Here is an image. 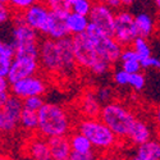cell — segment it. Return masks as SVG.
<instances>
[{"label":"cell","instance_id":"cell-1","mask_svg":"<svg viewBox=\"0 0 160 160\" xmlns=\"http://www.w3.org/2000/svg\"><path fill=\"white\" fill-rule=\"evenodd\" d=\"M38 60L41 72L48 77H60L67 81L79 71L74 59L72 36L62 40L42 37Z\"/></svg>","mask_w":160,"mask_h":160},{"label":"cell","instance_id":"cell-2","mask_svg":"<svg viewBox=\"0 0 160 160\" xmlns=\"http://www.w3.org/2000/svg\"><path fill=\"white\" fill-rule=\"evenodd\" d=\"M76 129V121L68 108L52 101H45L38 112L37 133L46 138L69 136Z\"/></svg>","mask_w":160,"mask_h":160},{"label":"cell","instance_id":"cell-3","mask_svg":"<svg viewBox=\"0 0 160 160\" xmlns=\"http://www.w3.org/2000/svg\"><path fill=\"white\" fill-rule=\"evenodd\" d=\"M76 129L82 132L91 141L94 150L98 154L117 151L123 142L117 137L115 133L106 126L100 117L88 118L79 117L76 119Z\"/></svg>","mask_w":160,"mask_h":160},{"label":"cell","instance_id":"cell-4","mask_svg":"<svg viewBox=\"0 0 160 160\" xmlns=\"http://www.w3.org/2000/svg\"><path fill=\"white\" fill-rule=\"evenodd\" d=\"M72 41L74 59L79 71L90 72L94 76H104L110 71L113 65L98 54L86 33L72 36Z\"/></svg>","mask_w":160,"mask_h":160},{"label":"cell","instance_id":"cell-5","mask_svg":"<svg viewBox=\"0 0 160 160\" xmlns=\"http://www.w3.org/2000/svg\"><path fill=\"white\" fill-rule=\"evenodd\" d=\"M99 117L123 143L127 141L128 133L137 119V114L132 108L118 100L102 105Z\"/></svg>","mask_w":160,"mask_h":160},{"label":"cell","instance_id":"cell-6","mask_svg":"<svg viewBox=\"0 0 160 160\" xmlns=\"http://www.w3.org/2000/svg\"><path fill=\"white\" fill-rule=\"evenodd\" d=\"M10 24V37L7 41L13 45L16 54L38 57L41 33H38L36 30L26 24L19 13H14V17H13Z\"/></svg>","mask_w":160,"mask_h":160},{"label":"cell","instance_id":"cell-7","mask_svg":"<svg viewBox=\"0 0 160 160\" xmlns=\"http://www.w3.org/2000/svg\"><path fill=\"white\" fill-rule=\"evenodd\" d=\"M86 35L101 58L108 60L112 65H114L117 62L121 60V54H122L123 46L117 41L113 35L104 33L102 31L98 30L95 26H92L91 23L86 31Z\"/></svg>","mask_w":160,"mask_h":160},{"label":"cell","instance_id":"cell-8","mask_svg":"<svg viewBox=\"0 0 160 160\" xmlns=\"http://www.w3.org/2000/svg\"><path fill=\"white\" fill-rule=\"evenodd\" d=\"M44 76L45 74H41L40 72L37 74L22 78L14 83H10V95H14L22 100L31 96H44L49 90L48 78Z\"/></svg>","mask_w":160,"mask_h":160},{"label":"cell","instance_id":"cell-9","mask_svg":"<svg viewBox=\"0 0 160 160\" xmlns=\"http://www.w3.org/2000/svg\"><path fill=\"white\" fill-rule=\"evenodd\" d=\"M113 36L123 48L131 46L135 38L138 36L135 23V14H132L124 8L117 10Z\"/></svg>","mask_w":160,"mask_h":160},{"label":"cell","instance_id":"cell-10","mask_svg":"<svg viewBox=\"0 0 160 160\" xmlns=\"http://www.w3.org/2000/svg\"><path fill=\"white\" fill-rule=\"evenodd\" d=\"M40 72H41V67H40L38 57L16 54L7 74V78L10 83H14L22 78L37 74Z\"/></svg>","mask_w":160,"mask_h":160},{"label":"cell","instance_id":"cell-11","mask_svg":"<svg viewBox=\"0 0 160 160\" xmlns=\"http://www.w3.org/2000/svg\"><path fill=\"white\" fill-rule=\"evenodd\" d=\"M22 112H23L22 99L14 95H9L5 104L0 109L4 135H14L16 132L19 131V119Z\"/></svg>","mask_w":160,"mask_h":160},{"label":"cell","instance_id":"cell-12","mask_svg":"<svg viewBox=\"0 0 160 160\" xmlns=\"http://www.w3.org/2000/svg\"><path fill=\"white\" fill-rule=\"evenodd\" d=\"M22 154L23 158L28 160H49L50 149H49V140L40 133H33L28 135L24 140L22 146Z\"/></svg>","mask_w":160,"mask_h":160},{"label":"cell","instance_id":"cell-13","mask_svg":"<svg viewBox=\"0 0 160 160\" xmlns=\"http://www.w3.org/2000/svg\"><path fill=\"white\" fill-rule=\"evenodd\" d=\"M19 14L26 24L42 35L49 22L51 10L48 8V5L44 2H40L33 4L28 9H26L23 13H19Z\"/></svg>","mask_w":160,"mask_h":160},{"label":"cell","instance_id":"cell-14","mask_svg":"<svg viewBox=\"0 0 160 160\" xmlns=\"http://www.w3.org/2000/svg\"><path fill=\"white\" fill-rule=\"evenodd\" d=\"M90 23L104 33L113 35L115 23V10L106 4H95L90 16Z\"/></svg>","mask_w":160,"mask_h":160},{"label":"cell","instance_id":"cell-15","mask_svg":"<svg viewBox=\"0 0 160 160\" xmlns=\"http://www.w3.org/2000/svg\"><path fill=\"white\" fill-rule=\"evenodd\" d=\"M101 108L102 104L98 99L94 88L85 90L77 100V110L81 117H88V118L99 117Z\"/></svg>","mask_w":160,"mask_h":160},{"label":"cell","instance_id":"cell-16","mask_svg":"<svg viewBox=\"0 0 160 160\" xmlns=\"http://www.w3.org/2000/svg\"><path fill=\"white\" fill-rule=\"evenodd\" d=\"M152 137H154V127L151 126V123L148 122L143 118L137 117L136 122L133 123V126L128 133V137H127L126 142H128L131 146L135 148V146L148 142Z\"/></svg>","mask_w":160,"mask_h":160},{"label":"cell","instance_id":"cell-17","mask_svg":"<svg viewBox=\"0 0 160 160\" xmlns=\"http://www.w3.org/2000/svg\"><path fill=\"white\" fill-rule=\"evenodd\" d=\"M67 14L63 13H55L51 12L49 22L46 24V28L42 33L44 37H49L52 40H62L65 37H69V31L67 27V22H65Z\"/></svg>","mask_w":160,"mask_h":160},{"label":"cell","instance_id":"cell-18","mask_svg":"<svg viewBox=\"0 0 160 160\" xmlns=\"http://www.w3.org/2000/svg\"><path fill=\"white\" fill-rule=\"evenodd\" d=\"M49 140V149H50V156L55 160H68L72 151L71 142L68 136H58L51 137Z\"/></svg>","mask_w":160,"mask_h":160},{"label":"cell","instance_id":"cell-19","mask_svg":"<svg viewBox=\"0 0 160 160\" xmlns=\"http://www.w3.org/2000/svg\"><path fill=\"white\" fill-rule=\"evenodd\" d=\"M133 152L143 160H160V135L142 145L135 146Z\"/></svg>","mask_w":160,"mask_h":160},{"label":"cell","instance_id":"cell-20","mask_svg":"<svg viewBox=\"0 0 160 160\" xmlns=\"http://www.w3.org/2000/svg\"><path fill=\"white\" fill-rule=\"evenodd\" d=\"M65 22H67V27H68L71 36H78V35L86 33L88 26H90L88 17L77 14L74 12H69L68 14H67Z\"/></svg>","mask_w":160,"mask_h":160},{"label":"cell","instance_id":"cell-21","mask_svg":"<svg viewBox=\"0 0 160 160\" xmlns=\"http://www.w3.org/2000/svg\"><path fill=\"white\" fill-rule=\"evenodd\" d=\"M14 55L16 51L13 45L0 36V76L7 77Z\"/></svg>","mask_w":160,"mask_h":160},{"label":"cell","instance_id":"cell-22","mask_svg":"<svg viewBox=\"0 0 160 160\" xmlns=\"http://www.w3.org/2000/svg\"><path fill=\"white\" fill-rule=\"evenodd\" d=\"M69 137L71 142V148L73 152H79V154H88V152H94V146H92L91 141L83 135L82 132H79L78 129H74Z\"/></svg>","mask_w":160,"mask_h":160},{"label":"cell","instance_id":"cell-23","mask_svg":"<svg viewBox=\"0 0 160 160\" xmlns=\"http://www.w3.org/2000/svg\"><path fill=\"white\" fill-rule=\"evenodd\" d=\"M135 23H136L138 36L150 38L154 35L155 22H154V18L150 14H148V13L142 12V13H138V14H135Z\"/></svg>","mask_w":160,"mask_h":160},{"label":"cell","instance_id":"cell-24","mask_svg":"<svg viewBox=\"0 0 160 160\" xmlns=\"http://www.w3.org/2000/svg\"><path fill=\"white\" fill-rule=\"evenodd\" d=\"M38 129V113L23 109L19 119V131L24 132L26 135H33Z\"/></svg>","mask_w":160,"mask_h":160},{"label":"cell","instance_id":"cell-25","mask_svg":"<svg viewBox=\"0 0 160 160\" xmlns=\"http://www.w3.org/2000/svg\"><path fill=\"white\" fill-rule=\"evenodd\" d=\"M131 46L135 49V51L137 52L140 59H143V58H148V57L152 55V49H151V45L149 42V38L137 36Z\"/></svg>","mask_w":160,"mask_h":160},{"label":"cell","instance_id":"cell-26","mask_svg":"<svg viewBox=\"0 0 160 160\" xmlns=\"http://www.w3.org/2000/svg\"><path fill=\"white\" fill-rule=\"evenodd\" d=\"M42 2L48 5V8L51 12L63 13V14H68L71 12L72 3L69 0H42Z\"/></svg>","mask_w":160,"mask_h":160},{"label":"cell","instance_id":"cell-27","mask_svg":"<svg viewBox=\"0 0 160 160\" xmlns=\"http://www.w3.org/2000/svg\"><path fill=\"white\" fill-rule=\"evenodd\" d=\"M94 5H95V3L92 2V0H76V2H73L71 5V12H74L77 14L88 17Z\"/></svg>","mask_w":160,"mask_h":160},{"label":"cell","instance_id":"cell-28","mask_svg":"<svg viewBox=\"0 0 160 160\" xmlns=\"http://www.w3.org/2000/svg\"><path fill=\"white\" fill-rule=\"evenodd\" d=\"M146 76L141 72L137 73H132L129 74V79H128V87L132 88L135 92H141L142 90H145L146 87Z\"/></svg>","mask_w":160,"mask_h":160},{"label":"cell","instance_id":"cell-29","mask_svg":"<svg viewBox=\"0 0 160 160\" xmlns=\"http://www.w3.org/2000/svg\"><path fill=\"white\" fill-rule=\"evenodd\" d=\"M22 102H23V109L38 113L40 109H41L45 104V99H44V96H31V98L23 99Z\"/></svg>","mask_w":160,"mask_h":160},{"label":"cell","instance_id":"cell-30","mask_svg":"<svg viewBox=\"0 0 160 160\" xmlns=\"http://www.w3.org/2000/svg\"><path fill=\"white\" fill-rule=\"evenodd\" d=\"M14 17V12L10 8L8 3L0 2V30L5 27L7 24H10Z\"/></svg>","mask_w":160,"mask_h":160},{"label":"cell","instance_id":"cell-31","mask_svg":"<svg viewBox=\"0 0 160 160\" xmlns=\"http://www.w3.org/2000/svg\"><path fill=\"white\" fill-rule=\"evenodd\" d=\"M95 92H96L98 99L100 100V102L102 105L114 100V90L110 86H100V87L95 88Z\"/></svg>","mask_w":160,"mask_h":160},{"label":"cell","instance_id":"cell-32","mask_svg":"<svg viewBox=\"0 0 160 160\" xmlns=\"http://www.w3.org/2000/svg\"><path fill=\"white\" fill-rule=\"evenodd\" d=\"M36 3H40V0H9L8 2L14 13H23L26 9H28Z\"/></svg>","mask_w":160,"mask_h":160},{"label":"cell","instance_id":"cell-33","mask_svg":"<svg viewBox=\"0 0 160 160\" xmlns=\"http://www.w3.org/2000/svg\"><path fill=\"white\" fill-rule=\"evenodd\" d=\"M129 74L128 72H126L124 69L119 68V69H115L113 72V82L115 86H119V87H128V79H129Z\"/></svg>","mask_w":160,"mask_h":160},{"label":"cell","instance_id":"cell-34","mask_svg":"<svg viewBox=\"0 0 160 160\" xmlns=\"http://www.w3.org/2000/svg\"><path fill=\"white\" fill-rule=\"evenodd\" d=\"M121 68L132 74V73L141 72V71H142V65H141L140 59H133V60L121 62Z\"/></svg>","mask_w":160,"mask_h":160},{"label":"cell","instance_id":"cell-35","mask_svg":"<svg viewBox=\"0 0 160 160\" xmlns=\"http://www.w3.org/2000/svg\"><path fill=\"white\" fill-rule=\"evenodd\" d=\"M142 69H159L160 71V58H156L154 55H150L148 58L140 59Z\"/></svg>","mask_w":160,"mask_h":160},{"label":"cell","instance_id":"cell-36","mask_svg":"<svg viewBox=\"0 0 160 160\" xmlns=\"http://www.w3.org/2000/svg\"><path fill=\"white\" fill-rule=\"evenodd\" d=\"M133 59H140L137 52L135 51L132 46H124L121 54V62H126V60H133Z\"/></svg>","mask_w":160,"mask_h":160},{"label":"cell","instance_id":"cell-37","mask_svg":"<svg viewBox=\"0 0 160 160\" xmlns=\"http://www.w3.org/2000/svg\"><path fill=\"white\" fill-rule=\"evenodd\" d=\"M99 154L96 151L88 152V154H79V152H72L68 160H98Z\"/></svg>","mask_w":160,"mask_h":160},{"label":"cell","instance_id":"cell-38","mask_svg":"<svg viewBox=\"0 0 160 160\" xmlns=\"http://www.w3.org/2000/svg\"><path fill=\"white\" fill-rule=\"evenodd\" d=\"M92 2H94L95 4H106L108 7H110L112 9H114L115 12L123 8L121 0H92Z\"/></svg>","mask_w":160,"mask_h":160},{"label":"cell","instance_id":"cell-39","mask_svg":"<svg viewBox=\"0 0 160 160\" xmlns=\"http://www.w3.org/2000/svg\"><path fill=\"white\" fill-rule=\"evenodd\" d=\"M98 160H126V158H122L117 154V151H112V152H104V154H99Z\"/></svg>","mask_w":160,"mask_h":160},{"label":"cell","instance_id":"cell-40","mask_svg":"<svg viewBox=\"0 0 160 160\" xmlns=\"http://www.w3.org/2000/svg\"><path fill=\"white\" fill-rule=\"evenodd\" d=\"M152 121L155 124V128L158 131V135H160V102L152 110Z\"/></svg>","mask_w":160,"mask_h":160},{"label":"cell","instance_id":"cell-41","mask_svg":"<svg viewBox=\"0 0 160 160\" xmlns=\"http://www.w3.org/2000/svg\"><path fill=\"white\" fill-rule=\"evenodd\" d=\"M10 90V82L5 76H0V94H8Z\"/></svg>","mask_w":160,"mask_h":160},{"label":"cell","instance_id":"cell-42","mask_svg":"<svg viewBox=\"0 0 160 160\" xmlns=\"http://www.w3.org/2000/svg\"><path fill=\"white\" fill-rule=\"evenodd\" d=\"M9 95H10V92H8V94H0V109H2V106L5 104V101L9 98Z\"/></svg>","mask_w":160,"mask_h":160},{"label":"cell","instance_id":"cell-43","mask_svg":"<svg viewBox=\"0 0 160 160\" xmlns=\"http://www.w3.org/2000/svg\"><path fill=\"white\" fill-rule=\"evenodd\" d=\"M136 0H121V3H122V7L123 8H127V7H132L133 4H135Z\"/></svg>","mask_w":160,"mask_h":160},{"label":"cell","instance_id":"cell-44","mask_svg":"<svg viewBox=\"0 0 160 160\" xmlns=\"http://www.w3.org/2000/svg\"><path fill=\"white\" fill-rule=\"evenodd\" d=\"M126 160H143V159H141L140 156H137V155H136L135 152L132 151V154H131V155H129L128 158H126Z\"/></svg>","mask_w":160,"mask_h":160},{"label":"cell","instance_id":"cell-45","mask_svg":"<svg viewBox=\"0 0 160 160\" xmlns=\"http://www.w3.org/2000/svg\"><path fill=\"white\" fill-rule=\"evenodd\" d=\"M154 3L156 5V10H158V18L160 21V0H154Z\"/></svg>","mask_w":160,"mask_h":160},{"label":"cell","instance_id":"cell-46","mask_svg":"<svg viewBox=\"0 0 160 160\" xmlns=\"http://www.w3.org/2000/svg\"><path fill=\"white\" fill-rule=\"evenodd\" d=\"M0 160H13V158H10L8 154L2 152V154H0Z\"/></svg>","mask_w":160,"mask_h":160},{"label":"cell","instance_id":"cell-47","mask_svg":"<svg viewBox=\"0 0 160 160\" xmlns=\"http://www.w3.org/2000/svg\"><path fill=\"white\" fill-rule=\"evenodd\" d=\"M3 121H2V115H0V137H2V135H3Z\"/></svg>","mask_w":160,"mask_h":160},{"label":"cell","instance_id":"cell-48","mask_svg":"<svg viewBox=\"0 0 160 160\" xmlns=\"http://www.w3.org/2000/svg\"><path fill=\"white\" fill-rule=\"evenodd\" d=\"M2 152H4V151H3V141H2V137H0V154Z\"/></svg>","mask_w":160,"mask_h":160},{"label":"cell","instance_id":"cell-49","mask_svg":"<svg viewBox=\"0 0 160 160\" xmlns=\"http://www.w3.org/2000/svg\"><path fill=\"white\" fill-rule=\"evenodd\" d=\"M13 160H28V159H26V158H17V159H13Z\"/></svg>","mask_w":160,"mask_h":160},{"label":"cell","instance_id":"cell-50","mask_svg":"<svg viewBox=\"0 0 160 160\" xmlns=\"http://www.w3.org/2000/svg\"><path fill=\"white\" fill-rule=\"evenodd\" d=\"M0 2H3V3H8L9 0H0Z\"/></svg>","mask_w":160,"mask_h":160},{"label":"cell","instance_id":"cell-51","mask_svg":"<svg viewBox=\"0 0 160 160\" xmlns=\"http://www.w3.org/2000/svg\"><path fill=\"white\" fill-rule=\"evenodd\" d=\"M69 2H71V3H73V2H76V0H69Z\"/></svg>","mask_w":160,"mask_h":160},{"label":"cell","instance_id":"cell-52","mask_svg":"<svg viewBox=\"0 0 160 160\" xmlns=\"http://www.w3.org/2000/svg\"><path fill=\"white\" fill-rule=\"evenodd\" d=\"M49 160H55V159H49Z\"/></svg>","mask_w":160,"mask_h":160}]
</instances>
